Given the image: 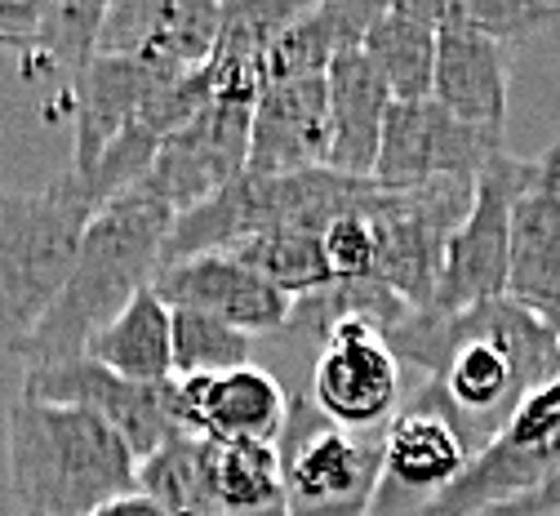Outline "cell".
Wrapping results in <instances>:
<instances>
[{
	"instance_id": "obj_32",
	"label": "cell",
	"mask_w": 560,
	"mask_h": 516,
	"mask_svg": "<svg viewBox=\"0 0 560 516\" xmlns=\"http://www.w3.org/2000/svg\"><path fill=\"white\" fill-rule=\"evenodd\" d=\"M90 516H170L165 507H156L152 498H143V494H125V498H112V503H103L98 512H90Z\"/></svg>"
},
{
	"instance_id": "obj_5",
	"label": "cell",
	"mask_w": 560,
	"mask_h": 516,
	"mask_svg": "<svg viewBox=\"0 0 560 516\" xmlns=\"http://www.w3.org/2000/svg\"><path fill=\"white\" fill-rule=\"evenodd\" d=\"M383 432L329 423L303 392L290 397V418L276 440L290 516H370L383 477Z\"/></svg>"
},
{
	"instance_id": "obj_24",
	"label": "cell",
	"mask_w": 560,
	"mask_h": 516,
	"mask_svg": "<svg viewBox=\"0 0 560 516\" xmlns=\"http://www.w3.org/2000/svg\"><path fill=\"white\" fill-rule=\"evenodd\" d=\"M85 356L98 360L103 370L129 379V383H148V388L170 383L174 379V317H170V303L152 285L143 294H133V303L90 339Z\"/></svg>"
},
{
	"instance_id": "obj_20",
	"label": "cell",
	"mask_w": 560,
	"mask_h": 516,
	"mask_svg": "<svg viewBox=\"0 0 560 516\" xmlns=\"http://www.w3.org/2000/svg\"><path fill=\"white\" fill-rule=\"evenodd\" d=\"M329 94V170L347 179H374L378 147L392 112V90L365 49H347L325 71Z\"/></svg>"
},
{
	"instance_id": "obj_18",
	"label": "cell",
	"mask_w": 560,
	"mask_h": 516,
	"mask_svg": "<svg viewBox=\"0 0 560 516\" xmlns=\"http://www.w3.org/2000/svg\"><path fill=\"white\" fill-rule=\"evenodd\" d=\"M219 27V0H116L98 32V54H138L196 71L214 54Z\"/></svg>"
},
{
	"instance_id": "obj_23",
	"label": "cell",
	"mask_w": 560,
	"mask_h": 516,
	"mask_svg": "<svg viewBox=\"0 0 560 516\" xmlns=\"http://www.w3.org/2000/svg\"><path fill=\"white\" fill-rule=\"evenodd\" d=\"M383 5L370 0H316L307 5L285 32L276 36L271 54H267V85H285V81H312L325 77L329 62L347 49H361L370 23L378 19Z\"/></svg>"
},
{
	"instance_id": "obj_14",
	"label": "cell",
	"mask_w": 560,
	"mask_h": 516,
	"mask_svg": "<svg viewBox=\"0 0 560 516\" xmlns=\"http://www.w3.org/2000/svg\"><path fill=\"white\" fill-rule=\"evenodd\" d=\"M152 289L170 308H187L200 317H214L258 343L276 339L294 317V299L276 289L258 272L223 259V254H200L183 263H161L152 276Z\"/></svg>"
},
{
	"instance_id": "obj_26",
	"label": "cell",
	"mask_w": 560,
	"mask_h": 516,
	"mask_svg": "<svg viewBox=\"0 0 560 516\" xmlns=\"http://www.w3.org/2000/svg\"><path fill=\"white\" fill-rule=\"evenodd\" d=\"M214 503L219 516H290L276 446L214 440Z\"/></svg>"
},
{
	"instance_id": "obj_9",
	"label": "cell",
	"mask_w": 560,
	"mask_h": 516,
	"mask_svg": "<svg viewBox=\"0 0 560 516\" xmlns=\"http://www.w3.org/2000/svg\"><path fill=\"white\" fill-rule=\"evenodd\" d=\"M503 152V129H480L450 116L441 103H392L374 183L387 192H413L445 179H480Z\"/></svg>"
},
{
	"instance_id": "obj_8",
	"label": "cell",
	"mask_w": 560,
	"mask_h": 516,
	"mask_svg": "<svg viewBox=\"0 0 560 516\" xmlns=\"http://www.w3.org/2000/svg\"><path fill=\"white\" fill-rule=\"evenodd\" d=\"M303 397L338 427H387L405 405V365L396 360L387 330L370 317H338L312 356Z\"/></svg>"
},
{
	"instance_id": "obj_30",
	"label": "cell",
	"mask_w": 560,
	"mask_h": 516,
	"mask_svg": "<svg viewBox=\"0 0 560 516\" xmlns=\"http://www.w3.org/2000/svg\"><path fill=\"white\" fill-rule=\"evenodd\" d=\"M378 196V183L352 205L342 209L334 223L320 232V245H325V263H329V276L334 280H374V218H370V205Z\"/></svg>"
},
{
	"instance_id": "obj_33",
	"label": "cell",
	"mask_w": 560,
	"mask_h": 516,
	"mask_svg": "<svg viewBox=\"0 0 560 516\" xmlns=\"http://www.w3.org/2000/svg\"><path fill=\"white\" fill-rule=\"evenodd\" d=\"M0 49H10V54H19V58H23V41H19L14 32H5V23H0Z\"/></svg>"
},
{
	"instance_id": "obj_10",
	"label": "cell",
	"mask_w": 560,
	"mask_h": 516,
	"mask_svg": "<svg viewBox=\"0 0 560 516\" xmlns=\"http://www.w3.org/2000/svg\"><path fill=\"white\" fill-rule=\"evenodd\" d=\"M249 112L254 107L223 103V99L200 107L183 129H174L161 142V152L148 165L138 192L161 200L174 218L214 200L249 165Z\"/></svg>"
},
{
	"instance_id": "obj_35",
	"label": "cell",
	"mask_w": 560,
	"mask_h": 516,
	"mask_svg": "<svg viewBox=\"0 0 560 516\" xmlns=\"http://www.w3.org/2000/svg\"><path fill=\"white\" fill-rule=\"evenodd\" d=\"M0 192H5V187H0Z\"/></svg>"
},
{
	"instance_id": "obj_22",
	"label": "cell",
	"mask_w": 560,
	"mask_h": 516,
	"mask_svg": "<svg viewBox=\"0 0 560 516\" xmlns=\"http://www.w3.org/2000/svg\"><path fill=\"white\" fill-rule=\"evenodd\" d=\"M436 36H441V0H392L365 32V58L378 67L396 103L432 99L436 71Z\"/></svg>"
},
{
	"instance_id": "obj_28",
	"label": "cell",
	"mask_w": 560,
	"mask_h": 516,
	"mask_svg": "<svg viewBox=\"0 0 560 516\" xmlns=\"http://www.w3.org/2000/svg\"><path fill=\"white\" fill-rule=\"evenodd\" d=\"M223 259L258 272L276 289H285L290 299L316 294V289H325L334 280L329 276V263H325L320 232H303V228H267V232H254V237L236 241L232 250H223Z\"/></svg>"
},
{
	"instance_id": "obj_19",
	"label": "cell",
	"mask_w": 560,
	"mask_h": 516,
	"mask_svg": "<svg viewBox=\"0 0 560 516\" xmlns=\"http://www.w3.org/2000/svg\"><path fill=\"white\" fill-rule=\"evenodd\" d=\"M508 71H512V49L494 36L450 19L445 0H441L432 103H441L450 116H458L467 125L503 129V121H508Z\"/></svg>"
},
{
	"instance_id": "obj_21",
	"label": "cell",
	"mask_w": 560,
	"mask_h": 516,
	"mask_svg": "<svg viewBox=\"0 0 560 516\" xmlns=\"http://www.w3.org/2000/svg\"><path fill=\"white\" fill-rule=\"evenodd\" d=\"M303 10H307V0H236V5H223L219 45L205 62V77H209L214 99L254 107L262 94L267 54H271L276 36Z\"/></svg>"
},
{
	"instance_id": "obj_29",
	"label": "cell",
	"mask_w": 560,
	"mask_h": 516,
	"mask_svg": "<svg viewBox=\"0 0 560 516\" xmlns=\"http://www.w3.org/2000/svg\"><path fill=\"white\" fill-rule=\"evenodd\" d=\"M170 317H174V379L228 375L241 370V365H254L258 339L187 308H170Z\"/></svg>"
},
{
	"instance_id": "obj_27",
	"label": "cell",
	"mask_w": 560,
	"mask_h": 516,
	"mask_svg": "<svg viewBox=\"0 0 560 516\" xmlns=\"http://www.w3.org/2000/svg\"><path fill=\"white\" fill-rule=\"evenodd\" d=\"M103 19H107V5H98V0H40L32 58L23 62V77L62 71L67 85H72L77 71L98 54Z\"/></svg>"
},
{
	"instance_id": "obj_6",
	"label": "cell",
	"mask_w": 560,
	"mask_h": 516,
	"mask_svg": "<svg viewBox=\"0 0 560 516\" xmlns=\"http://www.w3.org/2000/svg\"><path fill=\"white\" fill-rule=\"evenodd\" d=\"M560 472V375L534 388L428 516H485Z\"/></svg>"
},
{
	"instance_id": "obj_31",
	"label": "cell",
	"mask_w": 560,
	"mask_h": 516,
	"mask_svg": "<svg viewBox=\"0 0 560 516\" xmlns=\"http://www.w3.org/2000/svg\"><path fill=\"white\" fill-rule=\"evenodd\" d=\"M450 19L503 41L508 49L521 45L525 36L560 23V5H542V0H445Z\"/></svg>"
},
{
	"instance_id": "obj_15",
	"label": "cell",
	"mask_w": 560,
	"mask_h": 516,
	"mask_svg": "<svg viewBox=\"0 0 560 516\" xmlns=\"http://www.w3.org/2000/svg\"><path fill=\"white\" fill-rule=\"evenodd\" d=\"M170 414L178 432L276 446L290 418V392L267 365H241L228 375L170 379Z\"/></svg>"
},
{
	"instance_id": "obj_2",
	"label": "cell",
	"mask_w": 560,
	"mask_h": 516,
	"mask_svg": "<svg viewBox=\"0 0 560 516\" xmlns=\"http://www.w3.org/2000/svg\"><path fill=\"white\" fill-rule=\"evenodd\" d=\"M170 232L174 214L138 187L103 205L81 241L72 272H67L62 294L14 356L27 370L81 360L90 339L133 303V294L152 285Z\"/></svg>"
},
{
	"instance_id": "obj_16",
	"label": "cell",
	"mask_w": 560,
	"mask_h": 516,
	"mask_svg": "<svg viewBox=\"0 0 560 516\" xmlns=\"http://www.w3.org/2000/svg\"><path fill=\"white\" fill-rule=\"evenodd\" d=\"M503 299L547 330H560V142L534 161V179L512 209Z\"/></svg>"
},
{
	"instance_id": "obj_7",
	"label": "cell",
	"mask_w": 560,
	"mask_h": 516,
	"mask_svg": "<svg viewBox=\"0 0 560 516\" xmlns=\"http://www.w3.org/2000/svg\"><path fill=\"white\" fill-rule=\"evenodd\" d=\"M529 179H534V161H521L508 152H499L480 170L467 218L445 245L436 299L428 312L450 317V312H467V308L503 299L508 254H512V209L529 187Z\"/></svg>"
},
{
	"instance_id": "obj_25",
	"label": "cell",
	"mask_w": 560,
	"mask_h": 516,
	"mask_svg": "<svg viewBox=\"0 0 560 516\" xmlns=\"http://www.w3.org/2000/svg\"><path fill=\"white\" fill-rule=\"evenodd\" d=\"M138 494L170 516H219L214 503V440L174 432L156 455L138 463Z\"/></svg>"
},
{
	"instance_id": "obj_34",
	"label": "cell",
	"mask_w": 560,
	"mask_h": 516,
	"mask_svg": "<svg viewBox=\"0 0 560 516\" xmlns=\"http://www.w3.org/2000/svg\"><path fill=\"white\" fill-rule=\"evenodd\" d=\"M556 352H560V330H556Z\"/></svg>"
},
{
	"instance_id": "obj_1",
	"label": "cell",
	"mask_w": 560,
	"mask_h": 516,
	"mask_svg": "<svg viewBox=\"0 0 560 516\" xmlns=\"http://www.w3.org/2000/svg\"><path fill=\"white\" fill-rule=\"evenodd\" d=\"M387 343L405 375L467 440L471 459L499 436L512 410L560 375L556 330L534 321L508 299L467 312H409L387 330Z\"/></svg>"
},
{
	"instance_id": "obj_13",
	"label": "cell",
	"mask_w": 560,
	"mask_h": 516,
	"mask_svg": "<svg viewBox=\"0 0 560 516\" xmlns=\"http://www.w3.org/2000/svg\"><path fill=\"white\" fill-rule=\"evenodd\" d=\"M187 71L156 62V58H138V54H94L67 85L72 99V170L90 174L98 165V157L133 125V116L143 112L161 90H170L174 81H183Z\"/></svg>"
},
{
	"instance_id": "obj_12",
	"label": "cell",
	"mask_w": 560,
	"mask_h": 516,
	"mask_svg": "<svg viewBox=\"0 0 560 516\" xmlns=\"http://www.w3.org/2000/svg\"><path fill=\"white\" fill-rule=\"evenodd\" d=\"M23 397L49 401V405H81V410L98 414L103 423H112L120 432V440L133 450L138 463L156 455L178 432V423L170 414V383H156V388L129 383V379L103 370L90 356L67 360V365H45V370H27Z\"/></svg>"
},
{
	"instance_id": "obj_3",
	"label": "cell",
	"mask_w": 560,
	"mask_h": 516,
	"mask_svg": "<svg viewBox=\"0 0 560 516\" xmlns=\"http://www.w3.org/2000/svg\"><path fill=\"white\" fill-rule=\"evenodd\" d=\"M5 459L23 516H90L138 490L133 450L81 405L19 397L5 414Z\"/></svg>"
},
{
	"instance_id": "obj_17",
	"label": "cell",
	"mask_w": 560,
	"mask_h": 516,
	"mask_svg": "<svg viewBox=\"0 0 560 516\" xmlns=\"http://www.w3.org/2000/svg\"><path fill=\"white\" fill-rule=\"evenodd\" d=\"M329 170V94L325 77L267 85L249 112L245 174L290 179Z\"/></svg>"
},
{
	"instance_id": "obj_4",
	"label": "cell",
	"mask_w": 560,
	"mask_h": 516,
	"mask_svg": "<svg viewBox=\"0 0 560 516\" xmlns=\"http://www.w3.org/2000/svg\"><path fill=\"white\" fill-rule=\"evenodd\" d=\"M103 205L77 170L36 192H0V352H19L67 285Z\"/></svg>"
},
{
	"instance_id": "obj_11",
	"label": "cell",
	"mask_w": 560,
	"mask_h": 516,
	"mask_svg": "<svg viewBox=\"0 0 560 516\" xmlns=\"http://www.w3.org/2000/svg\"><path fill=\"white\" fill-rule=\"evenodd\" d=\"M467 463L471 450L458 427L423 392H409L383 432V477L370 516H428Z\"/></svg>"
}]
</instances>
